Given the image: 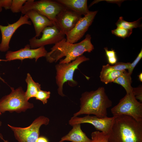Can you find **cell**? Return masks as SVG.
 I'll use <instances>...</instances> for the list:
<instances>
[{
	"instance_id": "obj_1",
	"label": "cell",
	"mask_w": 142,
	"mask_h": 142,
	"mask_svg": "<svg viewBox=\"0 0 142 142\" xmlns=\"http://www.w3.org/2000/svg\"><path fill=\"white\" fill-rule=\"evenodd\" d=\"M90 35L87 34L85 39L78 43H72L67 42L66 38L55 43L48 52L45 57L50 63L56 62L62 58L59 63H68L83 55L85 52H90L94 47L91 42Z\"/></svg>"
},
{
	"instance_id": "obj_2",
	"label": "cell",
	"mask_w": 142,
	"mask_h": 142,
	"mask_svg": "<svg viewBox=\"0 0 142 142\" xmlns=\"http://www.w3.org/2000/svg\"><path fill=\"white\" fill-rule=\"evenodd\" d=\"M114 117L108 134L109 142H142V122L126 115Z\"/></svg>"
},
{
	"instance_id": "obj_3",
	"label": "cell",
	"mask_w": 142,
	"mask_h": 142,
	"mask_svg": "<svg viewBox=\"0 0 142 142\" xmlns=\"http://www.w3.org/2000/svg\"><path fill=\"white\" fill-rule=\"evenodd\" d=\"M80 100V109L73 114V116L93 114L100 118L106 117L107 109L112 104L103 87H99L95 90L84 92Z\"/></svg>"
},
{
	"instance_id": "obj_4",
	"label": "cell",
	"mask_w": 142,
	"mask_h": 142,
	"mask_svg": "<svg viewBox=\"0 0 142 142\" xmlns=\"http://www.w3.org/2000/svg\"><path fill=\"white\" fill-rule=\"evenodd\" d=\"M10 93L0 99V112L3 113L7 111L19 113L25 112L34 107L33 104L26 99L25 92L21 87L16 89L11 87Z\"/></svg>"
},
{
	"instance_id": "obj_5",
	"label": "cell",
	"mask_w": 142,
	"mask_h": 142,
	"mask_svg": "<svg viewBox=\"0 0 142 142\" xmlns=\"http://www.w3.org/2000/svg\"><path fill=\"white\" fill-rule=\"evenodd\" d=\"M65 8L56 0H28L22 6L21 12L24 14L29 10L35 11L46 17L56 26L57 16Z\"/></svg>"
},
{
	"instance_id": "obj_6",
	"label": "cell",
	"mask_w": 142,
	"mask_h": 142,
	"mask_svg": "<svg viewBox=\"0 0 142 142\" xmlns=\"http://www.w3.org/2000/svg\"><path fill=\"white\" fill-rule=\"evenodd\" d=\"M89 60L88 58L82 55L69 63H59L55 65L56 82L58 86V92L59 95L62 97L65 96L63 93V88L66 82L68 81L71 83V86H73L77 84L73 78L74 72L80 64Z\"/></svg>"
},
{
	"instance_id": "obj_7",
	"label": "cell",
	"mask_w": 142,
	"mask_h": 142,
	"mask_svg": "<svg viewBox=\"0 0 142 142\" xmlns=\"http://www.w3.org/2000/svg\"><path fill=\"white\" fill-rule=\"evenodd\" d=\"M111 111L114 116L126 115L142 122V103L137 100L133 93L126 94Z\"/></svg>"
},
{
	"instance_id": "obj_8",
	"label": "cell",
	"mask_w": 142,
	"mask_h": 142,
	"mask_svg": "<svg viewBox=\"0 0 142 142\" xmlns=\"http://www.w3.org/2000/svg\"><path fill=\"white\" fill-rule=\"evenodd\" d=\"M49 122L48 118L40 116L36 118L28 126L20 127L8 126L13 131L18 142H36L40 135L39 130L43 125H47Z\"/></svg>"
},
{
	"instance_id": "obj_9",
	"label": "cell",
	"mask_w": 142,
	"mask_h": 142,
	"mask_svg": "<svg viewBox=\"0 0 142 142\" xmlns=\"http://www.w3.org/2000/svg\"><path fill=\"white\" fill-rule=\"evenodd\" d=\"M39 38L35 36L29 40L31 48L35 49L49 44H55L65 38L63 34L56 26L54 25L45 28L42 31Z\"/></svg>"
},
{
	"instance_id": "obj_10",
	"label": "cell",
	"mask_w": 142,
	"mask_h": 142,
	"mask_svg": "<svg viewBox=\"0 0 142 142\" xmlns=\"http://www.w3.org/2000/svg\"><path fill=\"white\" fill-rule=\"evenodd\" d=\"M115 117H107L100 118L95 116L87 115L83 117L73 116L69 121V124L72 126L77 124L88 123L93 125L98 131L108 134L109 133Z\"/></svg>"
},
{
	"instance_id": "obj_11",
	"label": "cell",
	"mask_w": 142,
	"mask_h": 142,
	"mask_svg": "<svg viewBox=\"0 0 142 142\" xmlns=\"http://www.w3.org/2000/svg\"><path fill=\"white\" fill-rule=\"evenodd\" d=\"M97 11H90L81 17L74 28L66 35L67 42L76 43L83 37L92 23Z\"/></svg>"
},
{
	"instance_id": "obj_12",
	"label": "cell",
	"mask_w": 142,
	"mask_h": 142,
	"mask_svg": "<svg viewBox=\"0 0 142 142\" xmlns=\"http://www.w3.org/2000/svg\"><path fill=\"white\" fill-rule=\"evenodd\" d=\"M47 52L44 47L32 49L29 45L28 44L24 48L18 50L8 51L5 58L7 61L15 60L22 61L25 59H34L36 62L40 58L45 57Z\"/></svg>"
},
{
	"instance_id": "obj_13",
	"label": "cell",
	"mask_w": 142,
	"mask_h": 142,
	"mask_svg": "<svg viewBox=\"0 0 142 142\" xmlns=\"http://www.w3.org/2000/svg\"><path fill=\"white\" fill-rule=\"evenodd\" d=\"M27 16L24 14L21 16L16 22L12 24H8L7 26L0 24V30L2 36V40L0 43V51L6 52L9 48V44L14 33L20 27L24 24L31 25L32 23L29 20Z\"/></svg>"
},
{
	"instance_id": "obj_14",
	"label": "cell",
	"mask_w": 142,
	"mask_h": 142,
	"mask_svg": "<svg viewBox=\"0 0 142 142\" xmlns=\"http://www.w3.org/2000/svg\"><path fill=\"white\" fill-rule=\"evenodd\" d=\"M82 15L65 8L57 16L56 26L65 35L74 27Z\"/></svg>"
},
{
	"instance_id": "obj_15",
	"label": "cell",
	"mask_w": 142,
	"mask_h": 142,
	"mask_svg": "<svg viewBox=\"0 0 142 142\" xmlns=\"http://www.w3.org/2000/svg\"><path fill=\"white\" fill-rule=\"evenodd\" d=\"M24 14L27 15L32 22L35 32V36L36 38L40 36L45 28L54 25L50 19L35 11L29 10L26 12Z\"/></svg>"
},
{
	"instance_id": "obj_16",
	"label": "cell",
	"mask_w": 142,
	"mask_h": 142,
	"mask_svg": "<svg viewBox=\"0 0 142 142\" xmlns=\"http://www.w3.org/2000/svg\"><path fill=\"white\" fill-rule=\"evenodd\" d=\"M65 8L84 16L89 11L87 0H56Z\"/></svg>"
},
{
	"instance_id": "obj_17",
	"label": "cell",
	"mask_w": 142,
	"mask_h": 142,
	"mask_svg": "<svg viewBox=\"0 0 142 142\" xmlns=\"http://www.w3.org/2000/svg\"><path fill=\"white\" fill-rule=\"evenodd\" d=\"M72 129L67 134L62 137L59 142L69 141L72 142H90L91 139L88 138L81 128L80 124L72 126Z\"/></svg>"
},
{
	"instance_id": "obj_18",
	"label": "cell",
	"mask_w": 142,
	"mask_h": 142,
	"mask_svg": "<svg viewBox=\"0 0 142 142\" xmlns=\"http://www.w3.org/2000/svg\"><path fill=\"white\" fill-rule=\"evenodd\" d=\"M26 81L27 84V88L25 92V96L27 100L31 98L35 97L38 92L41 90L40 85L35 82L29 73L27 74Z\"/></svg>"
},
{
	"instance_id": "obj_19",
	"label": "cell",
	"mask_w": 142,
	"mask_h": 142,
	"mask_svg": "<svg viewBox=\"0 0 142 142\" xmlns=\"http://www.w3.org/2000/svg\"><path fill=\"white\" fill-rule=\"evenodd\" d=\"M113 82L122 86L126 90V94L133 93V88L131 86L132 80L131 75L126 70H124Z\"/></svg>"
},
{
	"instance_id": "obj_20",
	"label": "cell",
	"mask_w": 142,
	"mask_h": 142,
	"mask_svg": "<svg viewBox=\"0 0 142 142\" xmlns=\"http://www.w3.org/2000/svg\"><path fill=\"white\" fill-rule=\"evenodd\" d=\"M141 19V18H140L137 20L130 22L125 21L123 17L121 16L119 17L115 24L117 27L129 30H133L134 28L141 27L140 23Z\"/></svg>"
},
{
	"instance_id": "obj_21",
	"label": "cell",
	"mask_w": 142,
	"mask_h": 142,
	"mask_svg": "<svg viewBox=\"0 0 142 142\" xmlns=\"http://www.w3.org/2000/svg\"><path fill=\"white\" fill-rule=\"evenodd\" d=\"M131 63L122 62L116 63L114 65H110L109 64L103 66L100 73H105L112 70L123 71L128 69Z\"/></svg>"
},
{
	"instance_id": "obj_22",
	"label": "cell",
	"mask_w": 142,
	"mask_h": 142,
	"mask_svg": "<svg viewBox=\"0 0 142 142\" xmlns=\"http://www.w3.org/2000/svg\"><path fill=\"white\" fill-rule=\"evenodd\" d=\"M124 71L112 70L107 72L104 73L100 74V80L105 84L113 82L115 79L119 77Z\"/></svg>"
},
{
	"instance_id": "obj_23",
	"label": "cell",
	"mask_w": 142,
	"mask_h": 142,
	"mask_svg": "<svg viewBox=\"0 0 142 142\" xmlns=\"http://www.w3.org/2000/svg\"><path fill=\"white\" fill-rule=\"evenodd\" d=\"M90 142H109L108 134L99 131H95L91 134Z\"/></svg>"
},
{
	"instance_id": "obj_24",
	"label": "cell",
	"mask_w": 142,
	"mask_h": 142,
	"mask_svg": "<svg viewBox=\"0 0 142 142\" xmlns=\"http://www.w3.org/2000/svg\"><path fill=\"white\" fill-rule=\"evenodd\" d=\"M132 30L117 27L111 30V32L112 34L116 36L124 39L130 36L132 33Z\"/></svg>"
},
{
	"instance_id": "obj_25",
	"label": "cell",
	"mask_w": 142,
	"mask_h": 142,
	"mask_svg": "<svg viewBox=\"0 0 142 142\" xmlns=\"http://www.w3.org/2000/svg\"><path fill=\"white\" fill-rule=\"evenodd\" d=\"M27 1L26 0H12L10 9L13 13L21 12L22 8Z\"/></svg>"
},
{
	"instance_id": "obj_26",
	"label": "cell",
	"mask_w": 142,
	"mask_h": 142,
	"mask_svg": "<svg viewBox=\"0 0 142 142\" xmlns=\"http://www.w3.org/2000/svg\"><path fill=\"white\" fill-rule=\"evenodd\" d=\"M50 91L40 90L38 92L35 98L36 100H40L44 104L47 103L48 99L50 98Z\"/></svg>"
},
{
	"instance_id": "obj_27",
	"label": "cell",
	"mask_w": 142,
	"mask_h": 142,
	"mask_svg": "<svg viewBox=\"0 0 142 142\" xmlns=\"http://www.w3.org/2000/svg\"><path fill=\"white\" fill-rule=\"evenodd\" d=\"M142 58V50L141 49L137 57L132 63H130L129 67L128 69L129 74L131 75L134 68Z\"/></svg>"
},
{
	"instance_id": "obj_28",
	"label": "cell",
	"mask_w": 142,
	"mask_h": 142,
	"mask_svg": "<svg viewBox=\"0 0 142 142\" xmlns=\"http://www.w3.org/2000/svg\"><path fill=\"white\" fill-rule=\"evenodd\" d=\"M133 93L137 99L139 100L140 102H142V88L141 86L137 88H133Z\"/></svg>"
},
{
	"instance_id": "obj_29",
	"label": "cell",
	"mask_w": 142,
	"mask_h": 142,
	"mask_svg": "<svg viewBox=\"0 0 142 142\" xmlns=\"http://www.w3.org/2000/svg\"><path fill=\"white\" fill-rule=\"evenodd\" d=\"M12 0H0V12L3 7L6 10L10 9Z\"/></svg>"
},
{
	"instance_id": "obj_30",
	"label": "cell",
	"mask_w": 142,
	"mask_h": 142,
	"mask_svg": "<svg viewBox=\"0 0 142 142\" xmlns=\"http://www.w3.org/2000/svg\"><path fill=\"white\" fill-rule=\"evenodd\" d=\"M104 49L107 59L111 58L116 57V52L114 50H108V48L107 47H105Z\"/></svg>"
},
{
	"instance_id": "obj_31",
	"label": "cell",
	"mask_w": 142,
	"mask_h": 142,
	"mask_svg": "<svg viewBox=\"0 0 142 142\" xmlns=\"http://www.w3.org/2000/svg\"><path fill=\"white\" fill-rule=\"evenodd\" d=\"M36 142H48V139L45 137L41 136H39Z\"/></svg>"
},
{
	"instance_id": "obj_32",
	"label": "cell",
	"mask_w": 142,
	"mask_h": 142,
	"mask_svg": "<svg viewBox=\"0 0 142 142\" xmlns=\"http://www.w3.org/2000/svg\"><path fill=\"white\" fill-rule=\"evenodd\" d=\"M107 2H112V3H115L117 4L118 5H120L123 2V1L121 0H106Z\"/></svg>"
},
{
	"instance_id": "obj_33",
	"label": "cell",
	"mask_w": 142,
	"mask_h": 142,
	"mask_svg": "<svg viewBox=\"0 0 142 142\" xmlns=\"http://www.w3.org/2000/svg\"><path fill=\"white\" fill-rule=\"evenodd\" d=\"M2 124V122L0 121V126H1ZM0 138L2 140H3L4 142H8L7 140H5L4 139L3 136L1 134H0Z\"/></svg>"
},
{
	"instance_id": "obj_34",
	"label": "cell",
	"mask_w": 142,
	"mask_h": 142,
	"mask_svg": "<svg viewBox=\"0 0 142 142\" xmlns=\"http://www.w3.org/2000/svg\"><path fill=\"white\" fill-rule=\"evenodd\" d=\"M139 80L141 82H142V73H141L138 76Z\"/></svg>"
},
{
	"instance_id": "obj_35",
	"label": "cell",
	"mask_w": 142,
	"mask_h": 142,
	"mask_svg": "<svg viewBox=\"0 0 142 142\" xmlns=\"http://www.w3.org/2000/svg\"><path fill=\"white\" fill-rule=\"evenodd\" d=\"M1 61H7V60L6 59L4 60V59H0V62ZM0 80H1L3 82H4V83L5 82L4 81V79H3L0 76Z\"/></svg>"
},
{
	"instance_id": "obj_36",
	"label": "cell",
	"mask_w": 142,
	"mask_h": 142,
	"mask_svg": "<svg viewBox=\"0 0 142 142\" xmlns=\"http://www.w3.org/2000/svg\"><path fill=\"white\" fill-rule=\"evenodd\" d=\"M2 114V113L0 112V116Z\"/></svg>"
}]
</instances>
